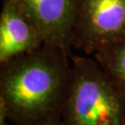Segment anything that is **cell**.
Returning <instances> with one entry per match:
<instances>
[{"instance_id":"obj_6","label":"cell","mask_w":125,"mask_h":125,"mask_svg":"<svg viewBox=\"0 0 125 125\" xmlns=\"http://www.w3.org/2000/svg\"><path fill=\"white\" fill-rule=\"evenodd\" d=\"M93 57L125 97V37Z\"/></svg>"},{"instance_id":"obj_7","label":"cell","mask_w":125,"mask_h":125,"mask_svg":"<svg viewBox=\"0 0 125 125\" xmlns=\"http://www.w3.org/2000/svg\"><path fill=\"white\" fill-rule=\"evenodd\" d=\"M8 122H10V120L7 113V110L0 102V125H9Z\"/></svg>"},{"instance_id":"obj_2","label":"cell","mask_w":125,"mask_h":125,"mask_svg":"<svg viewBox=\"0 0 125 125\" xmlns=\"http://www.w3.org/2000/svg\"><path fill=\"white\" fill-rule=\"evenodd\" d=\"M64 125H125V97L94 58L71 55Z\"/></svg>"},{"instance_id":"obj_3","label":"cell","mask_w":125,"mask_h":125,"mask_svg":"<svg viewBox=\"0 0 125 125\" xmlns=\"http://www.w3.org/2000/svg\"><path fill=\"white\" fill-rule=\"evenodd\" d=\"M125 37V0H79L72 47L94 54Z\"/></svg>"},{"instance_id":"obj_1","label":"cell","mask_w":125,"mask_h":125,"mask_svg":"<svg viewBox=\"0 0 125 125\" xmlns=\"http://www.w3.org/2000/svg\"><path fill=\"white\" fill-rule=\"evenodd\" d=\"M71 54L44 44L1 63L0 102L14 125L61 119L71 78Z\"/></svg>"},{"instance_id":"obj_8","label":"cell","mask_w":125,"mask_h":125,"mask_svg":"<svg viewBox=\"0 0 125 125\" xmlns=\"http://www.w3.org/2000/svg\"><path fill=\"white\" fill-rule=\"evenodd\" d=\"M36 125H64V124L62 123L61 119H54V120H51L48 122H45V123L38 124Z\"/></svg>"},{"instance_id":"obj_5","label":"cell","mask_w":125,"mask_h":125,"mask_svg":"<svg viewBox=\"0 0 125 125\" xmlns=\"http://www.w3.org/2000/svg\"><path fill=\"white\" fill-rule=\"evenodd\" d=\"M0 14V63L45 44L39 29L12 0H2Z\"/></svg>"},{"instance_id":"obj_4","label":"cell","mask_w":125,"mask_h":125,"mask_svg":"<svg viewBox=\"0 0 125 125\" xmlns=\"http://www.w3.org/2000/svg\"><path fill=\"white\" fill-rule=\"evenodd\" d=\"M29 17L45 44L70 53L79 0H12Z\"/></svg>"}]
</instances>
